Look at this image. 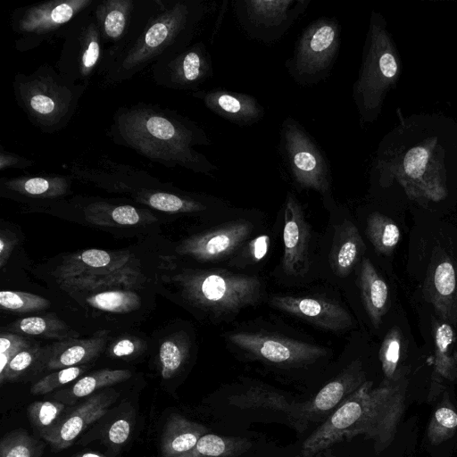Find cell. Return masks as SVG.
I'll return each instance as SVG.
<instances>
[{
	"mask_svg": "<svg viewBox=\"0 0 457 457\" xmlns=\"http://www.w3.org/2000/svg\"><path fill=\"white\" fill-rule=\"evenodd\" d=\"M0 305L16 312H37L48 308L50 302L29 293L3 290L0 292Z\"/></svg>",
	"mask_w": 457,
	"mask_h": 457,
	"instance_id": "obj_40",
	"label": "cell"
},
{
	"mask_svg": "<svg viewBox=\"0 0 457 457\" xmlns=\"http://www.w3.org/2000/svg\"><path fill=\"white\" fill-rule=\"evenodd\" d=\"M174 281L191 305L218 317L254 305L262 294L257 277L224 270H187Z\"/></svg>",
	"mask_w": 457,
	"mask_h": 457,
	"instance_id": "obj_4",
	"label": "cell"
},
{
	"mask_svg": "<svg viewBox=\"0 0 457 457\" xmlns=\"http://www.w3.org/2000/svg\"><path fill=\"white\" fill-rule=\"evenodd\" d=\"M310 3L311 0H237L233 9L247 37L271 44L286 34Z\"/></svg>",
	"mask_w": 457,
	"mask_h": 457,
	"instance_id": "obj_10",
	"label": "cell"
},
{
	"mask_svg": "<svg viewBox=\"0 0 457 457\" xmlns=\"http://www.w3.org/2000/svg\"><path fill=\"white\" fill-rule=\"evenodd\" d=\"M370 168L379 187L397 186L420 205L446 199L457 179V122L438 112L399 116L378 144Z\"/></svg>",
	"mask_w": 457,
	"mask_h": 457,
	"instance_id": "obj_1",
	"label": "cell"
},
{
	"mask_svg": "<svg viewBox=\"0 0 457 457\" xmlns=\"http://www.w3.org/2000/svg\"><path fill=\"white\" fill-rule=\"evenodd\" d=\"M188 355V344L179 337L164 340L159 350L162 376L164 379L173 377L182 367Z\"/></svg>",
	"mask_w": 457,
	"mask_h": 457,
	"instance_id": "obj_38",
	"label": "cell"
},
{
	"mask_svg": "<svg viewBox=\"0 0 457 457\" xmlns=\"http://www.w3.org/2000/svg\"><path fill=\"white\" fill-rule=\"evenodd\" d=\"M31 345L27 338L19 334L2 332L0 336V373L4 371L13 356Z\"/></svg>",
	"mask_w": 457,
	"mask_h": 457,
	"instance_id": "obj_46",
	"label": "cell"
},
{
	"mask_svg": "<svg viewBox=\"0 0 457 457\" xmlns=\"http://www.w3.org/2000/svg\"><path fill=\"white\" fill-rule=\"evenodd\" d=\"M136 270L126 267L115 273L103 276H83L59 280L65 289L80 303L96 310L126 313L141 305L137 292Z\"/></svg>",
	"mask_w": 457,
	"mask_h": 457,
	"instance_id": "obj_9",
	"label": "cell"
},
{
	"mask_svg": "<svg viewBox=\"0 0 457 457\" xmlns=\"http://www.w3.org/2000/svg\"><path fill=\"white\" fill-rule=\"evenodd\" d=\"M433 256L424 283V295L445 322L453 324V312L456 297L457 278L454 266L445 253Z\"/></svg>",
	"mask_w": 457,
	"mask_h": 457,
	"instance_id": "obj_21",
	"label": "cell"
},
{
	"mask_svg": "<svg viewBox=\"0 0 457 457\" xmlns=\"http://www.w3.org/2000/svg\"><path fill=\"white\" fill-rule=\"evenodd\" d=\"M373 382L366 380L303 443L302 457H313L343 439H348L361 421Z\"/></svg>",
	"mask_w": 457,
	"mask_h": 457,
	"instance_id": "obj_14",
	"label": "cell"
},
{
	"mask_svg": "<svg viewBox=\"0 0 457 457\" xmlns=\"http://www.w3.org/2000/svg\"><path fill=\"white\" fill-rule=\"evenodd\" d=\"M228 339L255 358L287 366L312 363L327 354V350L292 338L264 333L237 332Z\"/></svg>",
	"mask_w": 457,
	"mask_h": 457,
	"instance_id": "obj_13",
	"label": "cell"
},
{
	"mask_svg": "<svg viewBox=\"0 0 457 457\" xmlns=\"http://www.w3.org/2000/svg\"><path fill=\"white\" fill-rule=\"evenodd\" d=\"M359 286L370 321L378 328L388 309V287L368 258L361 262Z\"/></svg>",
	"mask_w": 457,
	"mask_h": 457,
	"instance_id": "obj_28",
	"label": "cell"
},
{
	"mask_svg": "<svg viewBox=\"0 0 457 457\" xmlns=\"http://www.w3.org/2000/svg\"><path fill=\"white\" fill-rule=\"evenodd\" d=\"M91 3L90 0L52 1L30 6L18 16L15 29L25 35H46L69 22Z\"/></svg>",
	"mask_w": 457,
	"mask_h": 457,
	"instance_id": "obj_19",
	"label": "cell"
},
{
	"mask_svg": "<svg viewBox=\"0 0 457 457\" xmlns=\"http://www.w3.org/2000/svg\"><path fill=\"white\" fill-rule=\"evenodd\" d=\"M402 59L384 16L372 11L353 99L361 125L377 120L386 95L400 79Z\"/></svg>",
	"mask_w": 457,
	"mask_h": 457,
	"instance_id": "obj_3",
	"label": "cell"
},
{
	"mask_svg": "<svg viewBox=\"0 0 457 457\" xmlns=\"http://www.w3.org/2000/svg\"><path fill=\"white\" fill-rule=\"evenodd\" d=\"M408 370H397L392 378H384L370 391L362 418L347 440L364 436L374 442L377 453L385 450L394 440L405 410Z\"/></svg>",
	"mask_w": 457,
	"mask_h": 457,
	"instance_id": "obj_6",
	"label": "cell"
},
{
	"mask_svg": "<svg viewBox=\"0 0 457 457\" xmlns=\"http://www.w3.org/2000/svg\"><path fill=\"white\" fill-rule=\"evenodd\" d=\"M18 98L27 113L42 128H54L71 115L74 96L67 85L42 72L18 79Z\"/></svg>",
	"mask_w": 457,
	"mask_h": 457,
	"instance_id": "obj_11",
	"label": "cell"
},
{
	"mask_svg": "<svg viewBox=\"0 0 457 457\" xmlns=\"http://www.w3.org/2000/svg\"><path fill=\"white\" fill-rule=\"evenodd\" d=\"M87 369L88 366L83 364L58 370L35 383L30 393L36 395L50 393L55 388L75 380Z\"/></svg>",
	"mask_w": 457,
	"mask_h": 457,
	"instance_id": "obj_43",
	"label": "cell"
},
{
	"mask_svg": "<svg viewBox=\"0 0 457 457\" xmlns=\"http://www.w3.org/2000/svg\"><path fill=\"white\" fill-rule=\"evenodd\" d=\"M6 187L23 195L53 198L64 195L68 185L62 178L33 177L8 180Z\"/></svg>",
	"mask_w": 457,
	"mask_h": 457,
	"instance_id": "obj_34",
	"label": "cell"
},
{
	"mask_svg": "<svg viewBox=\"0 0 457 457\" xmlns=\"http://www.w3.org/2000/svg\"><path fill=\"white\" fill-rule=\"evenodd\" d=\"M112 221L120 225H135L141 220L139 212L130 205H120L110 211Z\"/></svg>",
	"mask_w": 457,
	"mask_h": 457,
	"instance_id": "obj_47",
	"label": "cell"
},
{
	"mask_svg": "<svg viewBox=\"0 0 457 457\" xmlns=\"http://www.w3.org/2000/svg\"><path fill=\"white\" fill-rule=\"evenodd\" d=\"M79 36V46H71V72L73 79L87 78L97 65L101 48L98 29L95 23L88 22Z\"/></svg>",
	"mask_w": 457,
	"mask_h": 457,
	"instance_id": "obj_29",
	"label": "cell"
},
{
	"mask_svg": "<svg viewBox=\"0 0 457 457\" xmlns=\"http://www.w3.org/2000/svg\"><path fill=\"white\" fill-rule=\"evenodd\" d=\"M75 457H104L101 454L96 453H83L77 454Z\"/></svg>",
	"mask_w": 457,
	"mask_h": 457,
	"instance_id": "obj_52",
	"label": "cell"
},
{
	"mask_svg": "<svg viewBox=\"0 0 457 457\" xmlns=\"http://www.w3.org/2000/svg\"><path fill=\"white\" fill-rule=\"evenodd\" d=\"M107 331L87 338L57 341L44 347L40 363L47 370H61L83 365L102 353L107 342Z\"/></svg>",
	"mask_w": 457,
	"mask_h": 457,
	"instance_id": "obj_22",
	"label": "cell"
},
{
	"mask_svg": "<svg viewBox=\"0 0 457 457\" xmlns=\"http://www.w3.org/2000/svg\"><path fill=\"white\" fill-rule=\"evenodd\" d=\"M457 322V289H456V297H455V303L453 306V324H455Z\"/></svg>",
	"mask_w": 457,
	"mask_h": 457,
	"instance_id": "obj_53",
	"label": "cell"
},
{
	"mask_svg": "<svg viewBox=\"0 0 457 457\" xmlns=\"http://www.w3.org/2000/svg\"><path fill=\"white\" fill-rule=\"evenodd\" d=\"M402 349L401 331L394 328L385 337L380 350L379 360L385 378H392L397 371Z\"/></svg>",
	"mask_w": 457,
	"mask_h": 457,
	"instance_id": "obj_41",
	"label": "cell"
},
{
	"mask_svg": "<svg viewBox=\"0 0 457 457\" xmlns=\"http://www.w3.org/2000/svg\"><path fill=\"white\" fill-rule=\"evenodd\" d=\"M270 304L283 312L309 320L323 328L339 331L350 328L353 319L337 303L323 298L273 295Z\"/></svg>",
	"mask_w": 457,
	"mask_h": 457,
	"instance_id": "obj_17",
	"label": "cell"
},
{
	"mask_svg": "<svg viewBox=\"0 0 457 457\" xmlns=\"http://www.w3.org/2000/svg\"><path fill=\"white\" fill-rule=\"evenodd\" d=\"M279 152L295 185L325 197L329 194L328 161L313 137L292 116L286 117L281 124Z\"/></svg>",
	"mask_w": 457,
	"mask_h": 457,
	"instance_id": "obj_7",
	"label": "cell"
},
{
	"mask_svg": "<svg viewBox=\"0 0 457 457\" xmlns=\"http://www.w3.org/2000/svg\"><path fill=\"white\" fill-rule=\"evenodd\" d=\"M44 348L37 345H31L19 352L0 373V383L13 380L21 376L33 364L40 363Z\"/></svg>",
	"mask_w": 457,
	"mask_h": 457,
	"instance_id": "obj_42",
	"label": "cell"
},
{
	"mask_svg": "<svg viewBox=\"0 0 457 457\" xmlns=\"http://www.w3.org/2000/svg\"><path fill=\"white\" fill-rule=\"evenodd\" d=\"M33 440L22 431L6 435L0 443V457H33Z\"/></svg>",
	"mask_w": 457,
	"mask_h": 457,
	"instance_id": "obj_45",
	"label": "cell"
},
{
	"mask_svg": "<svg viewBox=\"0 0 457 457\" xmlns=\"http://www.w3.org/2000/svg\"><path fill=\"white\" fill-rule=\"evenodd\" d=\"M130 434V423L126 420H118L112 424L108 431L109 440L115 445L127 441Z\"/></svg>",
	"mask_w": 457,
	"mask_h": 457,
	"instance_id": "obj_50",
	"label": "cell"
},
{
	"mask_svg": "<svg viewBox=\"0 0 457 457\" xmlns=\"http://www.w3.org/2000/svg\"><path fill=\"white\" fill-rule=\"evenodd\" d=\"M251 446L244 437L205 434L190 451L177 457H237Z\"/></svg>",
	"mask_w": 457,
	"mask_h": 457,
	"instance_id": "obj_32",
	"label": "cell"
},
{
	"mask_svg": "<svg viewBox=\"0 0 457 457\" xmlns=\"http://www.w3.org/2000/svg\"><path fill=\"white\" fill-rule=\"evenodd\" d=\"M145 202L158 211L167 212H197L208 207L201 201L163 192L149 195Z\"/></svg>",
	"mask_w": 457,
	"mask_h": 457,
	"instance_id": "obj_39",
	"label": "cell"
},
{
	"mask_svg": "<svg viewBox=\"0 0 457 457\" xmlns=\"http://www.w3.org/2000/svg\"><path fill=\"white\" fill-rule=\"evenodd\" d=\"M127 253L88 249L64 258L56 269L59 280L83 276H103L115 273L126 267Z\"/></svg>",
	"mask_w": 457,
	"mask_h": 457,
	"instance_id": "obj_23",
	"label": "cell"
},
{
	"mask_svg": "<svg viewBox=\"0 0 457 457\" xmlns=\"http://www.w3.org/2000/svg\"><path fill=\"white\" fill-rule=\"evenodd\" d=\"M252 224L234 220L204 233L194 235L178 246L179 254L200 262H214L232 253L250 236Z\"/></svg>",
	"mask_w": 457,
	"mask_h": 457,
	"instance_id": "obj_15",
	"label": "cell"
},
{
	"mask_svg": "<svg viewBox=\"0 0 457 457\" xmlns=\"http://www.w3.org/2000/svg\"><path fill=\"white\" fill-rule=\"evenodd\" d=\"M205 13L199 1L178 2L160 16L145 32L121 62L124 71H134L177 40L187 43Z\"/></svg>",
	"mask_w": 457,
	"mask_h": 457,
	"instance_id": "obj_8",
	"label": "cell"
},
{
	"mask_svg": "<svg viewBox=\"0 0 457 457\" xmlns=\"http://www.w3.org/2000/svg\"><path fill=\"white\" fill-rule=\"evenodd\" d=\"M366 234L376 251L386 255L395 250L401 239V230L396 223L379 212L368 217Z\"/></svg>",
	"mask_w": 457,
	"mask_h": 457,
	"instance_id": "obj_33",
	"label": "cell"
},
{
	"mask_svg": "<svg viewBox=\"0 0 457 457\" xmlns=\"http://www.w3.org/2000/svg\"><path fill=\"white\" fill-rule=\"evenodd\" d=\"M341 31L339 21L333 17H320L304 28L285 62L296 84L312 87L329 76L339 53Z\"/></svg>",
	"mask_w": 457,
	"mask_h": 457,
	"instance_id": "obj_5",
	"label": "cell"
},
{
	"mask_svg": "<svg viewBox=\"0 0 457 457\" xmlns=\"http://www.w3.org/2000/svg\"><path fill=\"white\" fill-rule=\"evenodd\" d=\"M270 247V237L267 235L256 237L249 242L246 255L252 262H259L267 254Z\"/></svg>",
	"mask_w": 457,
	"mask_h": 457,
	"instance_id": "obj_48",
	"label": "cell"
},
{
	"mask_svg": "<svg viewBox=\"0 0 457 457\" xmlns=\"http://www.w3.org/2000/svg\"><path fill=\"white\" fill-rule=\"evenodd\" d=\"M130 1H108L98 7L97 17L104 36L111 39L120 38L128 21L131 9Z\"/></svg>",
	"mask_w": 457,
	"mask_h": 457,
	"instance_id": "obj_37",
	"label": "cell"
},
{
	"mask_svg": "<svg viewBox=\"0 0 457 457\" xmlns=\"http://www.w3.org/2000/svg\"><path fill=\"white\" fill-rule=\"evenodd\" d=\"M118 129L124 142L148 158L207 175L218 169L194 149L212 143L204 130L188 120L136 109L120 117Z\"/></svg>",
	"mask_w": 457,
	"mask_h": 457,
	"instance_id": "obj_2",
	"label": "cell"
},
{
	"mask_svg": "<svg viewBox=\"0 0 457 457\" xmlns=\"http://www.w3.org/2000/svg\"><path fill=\"white\" fill-rule=\"evenodd\" d=\"M64 409L65 405L62 403L38 401L28 407V416L35 427L45 430L59 420Z\"/></svg>",
	"mask_w": 457,
	"mask_h": 457,
	"instance_id": "obj_44",
	"label": "cell"
},
{
	"mask_svg": "<svg viewBox=\"0 0 457 457\" xmlns=\"http://www.w3.org/2000/svg\"><path fill=\"white\" fill-rule=\"evenodd\" d=\"M194 96L221 118L240 125L249 126L264 117V107L253 96L224 89L198 91Z\"/></svg>",
	"mask_w": 457,
	"mask_h": 457,
	"instance_id": "obj_20",
	"label": "cell"
},
{
	"mask_svg": "<svg viewBox=\"0 0 457 457\" xmlns=\"http://www.w3.org/2000/svg\"><path fill=\"white\" fill-rule=\"evenodd\" d=\"M365 250V244L356 226L345 220L336 232L330 253V265L339 277H346Z\"/></svg>",
	"mask_w": 457,
	"mask_h": 457,
	"instance_id": "obj_26",
	"label": "cell"
},
{
	"mask_svg": "<svg viewBox=\"0 0 457 457\" xmlns=\"http://www.w3.org/2000/svg\"><path fill=\"white\" fill-rule=\"evenodd\" d=\"M206 433L204 425L179 414L170 415L162 436V457H177L190 451Z\"/></svg>",
	"mask_w": 457,
	"mask_h": 457,
	"instance_id": "obj_27",
	"label": "cell"
},
{
	"mask_svg": "<svg viewBox=\"0 0 457 457\" xmlns=\"http://www.w3.org/2000/svg\"><path fill=\"white\" fill-rule=\"evenodd\" d=\"M228 403L240 409H270L290 416L295 403L279 392L264 386H253L241 394L228 397Z\"/></svg>",
	"mask_w": 457,
	"mask_h": 457,
	"instance_id": "obj_31",
	"label": "cell"
},
{
	"mask_svg": "<svg viewBox=\"0 0 457 457\" xmlns=\"http://www.w3.org/2000/svg\"><path fill=\"white\" fill-rule=\"evenodd\" d=\"M212 76L211 55L201 42L184 50L173 62L171 78L179 87H196Z\"/></svg>",
	"mask_w": 457,
	"mask_h": 457,
	"instance_id": "obj_25",
	"label": "cell"
},
{
	"mask_svg": "<svg viewBox=\"0 0 457 457\" xmlns=\"http://www.w3.org/2000/svg\"><path fill=\"white\" fill-rule=\"evenodd\" d=\"M309 226L298 199L287 193L284 204L282 267L288 275H303L309 270Z\"/></svg>",
	"mask_w": 457,
	"mask_h": 457,
	"instance_id": "obj_16",
	"label": "cell"
},
{
	"mask_svg": "<svg viewBox=\"0 0 457 457\" xmlns=\"http://www.w3.org/2000/svg\"><path fill=\"white\" fill-rule=\"evenodd\" d=\"M132 373L129 370L103 369L79 378L67 395L74 398L85 397L95 391L129 379Z\"/></svg>",
	"mask_w": 457,
	"mask_h": 457,
	"instance_id": "obj_36",
	"label": "cell"
},
{
	"mask_svg": "<svg viewBox=\"0 0 457 457\" xmlns=\"http://www.w3.org/2000/svg\"><path fill=\"white\" fill-rule=\"evenodd\" d=\"M17 244V238L11 237L9 234L1 232L0 236V267L3 268L7 262L12 250Z\"/></svg>",
	"mask_w": 457,
	"mask_h": 457,
	"instance_id": "obj_51",
	"label": "cell"
},
{
	"mask_svg": "<svg viewBox=\"0 0 457 457\" xmlns=\"http://www.w3.org/2000/svg\"><path fill=\"white\" fill-rule=\"evenodd\" d=\"M7 329L19 335L37 336L57 341L78 338L79 336L53 313L20 319L7 326Z\"/></svg>",
	"mask_w": 457,
	"mask_h": 457,
	"instance_id": "obj_30",
	"label": "cell"
},
{
	"mask_svg": "<svg viewBox=\"0 0 457 457\" xmlns=\"http://www.w3.org/2000/svg\"><path fill=\"white\" fill-rule=\"evenodd\" d=\"M457 430V412L447 395L434 411L428 426L427 436L433 445L451 438Z\"/></svg>",
	"mask_w": 457,
	"mask_h": 457,
	"instance_id": "obj_35",
	"label": "cell"
},
{
	"mask_svg": "<svg viewBox=\"0 0 457 457\" xmlns=\"http://www.w3.org/2000/svg\"><path fill=\"white\" fill-rule=\"evenodd\" d=\"M326 457H337V456H335V455L331 454V455H328V456H326Z\"/></svg>",
	"mask_w": 457,
	"mask_h": 457,
	"instance_id": "obj_54",
	"label": "cell"
},
{
	"mask_svg": "<svg viewBox=\"0 0 457 457\" xmlns=\"http://www.w3.org/2000/svg\"><path fill=\"white\" fill-rule=\"evenodd\" d=\"M435 364L428 400L436 398L446 381H453L457 377V351L455 336L452 326L445 322H436L434 329Z\"/></svg>",
	"mask_w": 457,
	"mask_h": 457,
	"instance_id": "obj_24",
	"label": "cell"
},
{
	"mask_svg": "<svg viewBox=\"0 0 457 457\" xmlns=\"http://www.w3.org/2000/svg\"><path fill=\"white\" fill-rule=\"evenodd\" d=\"M141 347V344L133 338H120L110 348L112 356L128 357L134 354Z\"/></svg>",
	"mask_w": 457,
	"mask_h": 457,
	"instance_id": "obj_49",
	"label": "cell"
},
{
	"mask_svg": "<svg viewBox=\"0 0 457 457\" xmlns=\"http://www.w3.org/2000/svg\"><path fill=\"white\" fill-rule=\"evenodd\" d=\"M112 401V397L104 394L93 395L71 413L42 430V437L56 450L71 446L84 429L105 414Z\"/></svg>",
	"mask_w": 457,
	"mask_h": 457,
	"instance_id": "obj_18",
	"label": "cell"
},
{
	"mask_svg": "<svg viewBox=\"0 0 457 457\" xmlns=\"http://www.w3.org/2000/svg\"><path fill=\"white\" fill-rule=\"evenodd\" d=\"M365 381L361 361H352L312 399L295 404L289 416L292 425L304 430L309 424L324 422Z\"/></svg>",
	"mask_w": 457,
	"mask_h": 457,
	"instance_id": "obj_12",
	"label": "cell"
}]
</instances>
